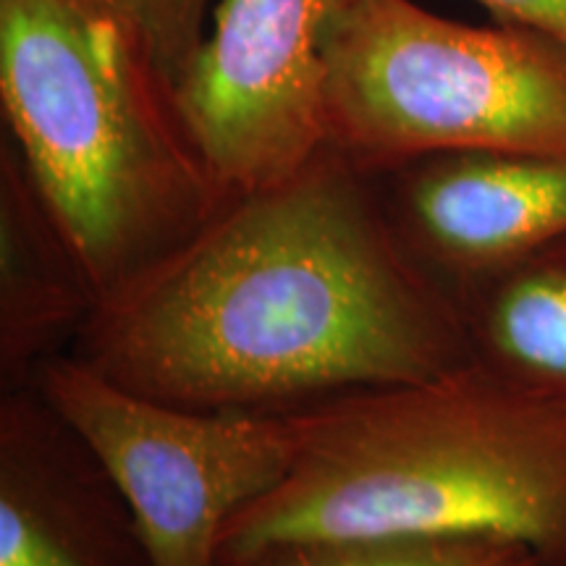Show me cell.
<instances>
[{
	"mask_svg": "<svg viewBox=\"0 0 566 566\" xmlns=\"http://www.w3.org/2000/svg\"><path fill=\"white\" fill-rule=\"evenodd\" d=\"M242 566H541L530 548L485 535H378L268 548Z\"/></svg>",
	"mask_w": 566,
	"mask_h": 566,
	"instance_id": "obj_11",
	"label": "cell"
},
{
	"mask_svg": "<svg viewBox=\"0 0 566 566\" xmlns=\"http://www.w3.org/2000/svg\"><path fill=\"white\" fill-rule=\"evenodd\" d=\"M375 181L409 252L446 286L566 239V155L438 153Z\"/></svg>",
	"mask_w": 566,
	"mask_h": 566,
	"instance_id": "obj_7",
	"label": "cell"
},
{
	"mask_svg": "<svg viewBox=\"0 0 566 566\" xmlns=\"http://www.w3.org/2000/svg\"><path fill=\"white\" fill-rule=\"evenodd\" d=\"M76 342L132 391L221 412H283L472 363L454 292L409 252L378 181L331 147L231 197L103 296Z\"/></svg>",
	"mask_w": 566,
	"mask_h": 566,
	"instance_id": "obj_1",
	"label": "cell"
},
{
	"mask_svg": "<svg viewBox=\"0 0 566 566\" xmlns=\"http://www.w3.org/2000/svg\"><path fill=\"white\" fill-rule=\"evenodd\" d=\"M501 24L537 30L566 45V0H478Z\"/></svg>",
	"mask_w": 566,
	"mask_h": 566,
	"instance_id": "obj_13",
	"label": "cell"
},
{
	"mask_svg": "<svg viewBox=\"0 0 566 566\" xmlns=\"http://www.w3.org/2000/svg\"><path fill=\"white\" fill-rule=\"evenodd\" d=\"M325 132L373 179L438 153L566 155V45L415 0H354L328 48Z\"/></svg>",
	"mask_w": 566,
	"mask_h": 566,
	"instance_id": "obj_4",
	"label": "cell"
},
{
	"mask_svg": "<svg viewBox=\"0 0 566 566\" xmlns=\"http://www.w3.org/2000/svg\"><path fill=\"white\" fill-rule=\"evenodd\" d=\"M449 289L472 363L566 399V239Z\"/></svg>",
	"mask_w": 566,
	"mask_h": 566,
	"instance_id": "obj_10",
	"label": "cell"
},
{
	"mask_svg": "<svg viewBox=\"0 0 566 566\" xmlns=\"http://www.w3.org/2000/svg\"><path fill=\"white\" fill-rule=\"evenodd\" d=\"M32 386L129 509L150 566H221L226 527L286 478L296 409L221 412L158 401L53 354Z\"/></svg>",
	"mask_w": 566,
	"mask_h": 566,
	"instance_id": "obj_5",
	"label": "cell"
},
{
	"mask_svg": "<svg viewBox=\"0 0 566 566\" xmlns=\"http://www.w3.org/2000/svg\"><path fill=\"white\" fill-rule=\"evenodd\" d=\"M97 294L13 145L0 150V373L32 386L55 344L80 336Z\"/></svg>",
	"mask_w": 566,
	"mask_h": 566,
	"instance_id": "obj_9",
	"label": "cell"
},
{
	"mask_svg": "<svg viewBox=\"0 0 566 566\" xmlns=\"http://www.w3.org/2000/svg\"><path fill=\"white\" fill-rule=\"evenodd\" d=\"M124 27L171 82L210 24L212 0H84Z\"/></svg>",
	"mask_w": 566,
	"mask_h": 566,
	"instance_id": "obj_12",
	"label": "cell"
},
{
	"mask_svg": "<svg viewBox=\"0 0 566 566\" xmlns=\"http://www.w3.org/2000/svg\"><path fill=\"white\" fill-rule=\"evenodd\" d=\"M354 0H221L168 82L184 134L218 189L289 181L328 147V48Z\"/></svg>",
	"mask_w": 566,
	"mask_h": 566,
	"instance_id": "obj_6",
	"label": "cell"
},
{
	"mask_svg": "<svg viewBox=\"0 0 566 566\" xmlns=\"http://www.w3.org/2000/svg\"><path fill=\"white\" fill-rule=\"evenodd\" d=\"M0 566H150L122 495L34 386L0 407Z\"/></svg>",
	"mask_w": 566,
	"mask_h": 566,
	"instance_id": "obj_8",
	"label": "cell"
},
{
	"mask_svg": "<svg viewBox=\"0 0 566 566\" xmlns=\"http://www.w3.org/2000/svg\"><path fill=\"white\" fill-rule=\"evenodd\" d=\"M0 103L97 302L229 202L153 55L84 0H0Z\"/></svg>",
	"mask_w": 566,
	"mask_h": 566,
	"instance_id": "obj_3",
	"label": "cell"
},
{
	"mask_svg": "<svg viewBox=\"0 0 566 566\" xmlns=\"http://www.w3.org/2000/svg\"><path fill=\"white\" fill-rule=\"evenodd\" d=\"M292 470L226 527L221 566L378 535H485L566 566V399L478 363L296 409Z\"/></svg>",
	"mask_w": 566,
	"mask_h": 566,
	"instance_id": "obj_2",
	"label": "cell"
}]
</instances>
